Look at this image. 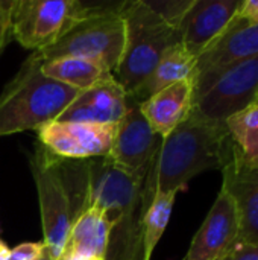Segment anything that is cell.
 I'll use <instances>...</instances> for the list:
<instances>
[{
	"label": "cell",
	"instance_id": "obj_1",
	"mask_svg": "<svg viewBox=\"0 0 258 260\" xmlns=\"http://www.w3.org/2000/svg\"><path fill=\"white\" fill-rule=\"evenodd\" d=\"M233 146L225 123L190 116L167 137L151 163L144 180V200L151 206L155 193L186 190L187 183L208 169H222Z\"/></svg>",
	"mask_w": 258,
	"mask_h": 260
},
{
	"label": "cell",
	"instance_id": "obj_2",
	"mask_svg": "<svg viewBox=\"0 0 258 260\" xmlns=\"http://www.w3.org/2000/svg\"><path fill=\"white\" fill-rule=\"evenodd\" d=\"M41 59L32 53L0 94V137L38 131L55 122L81 93L41 73Z\"/></svg>",
	"mask_w": 258,
	"mask_h": 260
},
{
	"label": "cell",
	"instance_id": "obj_3",
	"mask_svg": "<svg viewBox=\"0 0 258 260\" xmlns=\"http://www.w3.org/2000/svg\"><path fill=\"white\" fill-rule=\"evenodd\" d=\"M120 12L125 21V47L113 76L126 96H131L146 82L164 52L181 38L178 29L166 23L144 0L125 2Z\"/></svg>",
	"mask_w": 258,
	"mask_h": 260
},
{
	"label": "cell",
	"instance_id": "obj_4",
	"mask_svg": "<svg viewBox=\"0 0 258 260\" xmlns=\"http://www.w3.org/2000/svg\"><path fill=\"white\" fill-rule=\"evenodd\" d=\"M123 3H88V12L56 43L33 53L41 61L64 56L94 59L114 75L125 47Z\"/></svg>",
	"mask_w": 258,
	"mask_h": 260
},
{
	"label": "cell",
	"instance_id": "obj_5",
	"mask_svg": "<svg viewBox=\"0 0 258 260\" xmlns=\"http://www.w3.org/2000/svg\"><path fill=\"white\" fill-rule=\"evenodd\" d=\"M30 171L38 192L44 236L43 244L55 259L59 260L75 221L61 158L52 155L40 145L30 157Z\"/></svg>",
	"mask_w": 258,
	"mask_h": 260
},
{
	"label": "cell",
	"instance_id": "obj_6",
	"mask_svg": "<svg viewBox=\"0 0 258 260\" xmlns=\"http://www.w3.org/2000/svg\"><path fill=\"white\" fill-rule=\"evenodd\" d=\"M87 12L88 3L78 0H15L14 40L26 49L40 52L56 43Z\"/></svg>",
	"mask_w": 258,
	"mask_h": 260
},
{
	"label": "cell",
	"instance_id": "obj_7",
	"mask_svg": "<svg viewBox=\"0 0 258 260\" xmlns=\"http://www.w3.org/2000/svg\"><path fill=\"white\" fill-rule=\"evenodd\" d=\"M258 56L220 72L208 88L193 99L192 114L214 123H225L257 101Z\"/></svg>",
	"mask_w": 258,
	"mask_h": 260
},
{
	"label": "cell",
	"instance_id": "obj_8",
	"mask_svg": "<svg viewBox=\"0 0 258 260\" xmlns=\"http://www.w3.org/2000/svg\"><path fill=\"white\" fill-rule=\"evenodd\" d=\"M116 125L50 122L36 131L40 145L61 160L84 161L108 157Z\"/></svg>",
	"mask_w": 258,
	"mask_h": 260
},
{
	"label": "cell",
	"instance_id": "obj_9",
	"mask_svg": "<svg viewBox=\"0 0 258 260\" xmlns=\"http://www.w3.org/2000/svg\"><path fill=\"white\" fill-rule=\"evenodd\" d=\"M161 145L163 137L152 129L138 104L128 101V108L116 125L109 160L134 175L146 177Z\"/></svg>",
	"mask_w": 258,
	"mask_h": 260
},
{
	"label": "cell",
	"instance_id": "obj_10",
	"mask_svg": "<svg viewBox=\"0 0 258 260\" xmlns=\"http://www.w3.org/2000/svg\"><path fill=\"white\" fill-rule=\"evenodd\" d=\"M254 56H258V23L249 24L236 17L228 30L198 56L193 72V99L204 93L220 72Z\"/></svg>",
	"mask_w": 258,
	"mask_h": 260
},
{
	"label": "cell",
	"instance_id": "obj_11",
	"mask_svg": "<svg viewBox=\"0 0 258 260\" xmlns=\"http://www.w3.org/2000/svg\"><path fill=\"white\" fill-rule=\"evenodd\" d=\"M224 175L222 189L234 201L239 235L236 242L258 245V166L242 160L233 142L230 157L220 169Z\"/></svg>",
	"mask_w": 258,
	"mask_h": 260
},
{
	"label": "cell",
	"instance_id": "obj_12",
	"mask_svg": "<svg viewBox=\"0 0 258 260\" xmlns=\"http://www.w3.org/2000/svg\"><path fill=\"white\" fill-rule=\"evenodd\" d=\"M239 6L240 0H195L178 27L181 43L198 58L228 30Z\"/></svg>",
	"mask_w": 258,
	"mask_h": 260
},
{
	"label": "cell",
	"instance_id": "obj_13",
	"mask_svg": "<svg viewBox=\"0 0 258 260\" xmlns=\"http://www.w3.org/2000/svg\"><path fill=\"white\" fill-rule=\"evenodd\" d=\"M237 235L239 224L234 201L225 189H220L182 260H220L236 242Z\"/></svg>",
	"mask_w": 258,
	"mask_h": 260
},
{
	"label": "cell",
	"instance_id": "obj_14",
	"mask_svg": "<svg viewBox=\"0 0 258 260\" xmlns=\"http://www.w3.org/2000/svg\"><path fill=\"white\" fill-rule=\"evenodd\" d=\"M128 108V96L123 87L109 78L78 94L65 108L58 122L117 125Z\"/></svg>",
	"mask_w": 258,
	"mask_h": 260
},
{
	"label": "cell",
	"instance_id": "obj_15",
	"mask_svg": "<svg viewBox=\"0 0 258 260\" xmlns=\"http://www.w3.org/2000/svg\"><path fill=\"white\" fill-rule=\"evenodd\" d=\"M193 93L195 82L189 78L160 90L138 107L152 129L164 139L190 116Z\"/></svg>",
	"mask_w": 258,
	"mask_h": 260
},
{
	"label": "cell",
	"instance_id": "obj_16",
	"mask_svg": "<svg viewBox=\"0 0 258 260\" xmlns=\"http://www.w3.org/2000/svg\"><path fill=\"white\" fill-rule=\"evenodd\" d=\"M111 230L113 227L103 212L96 207H90L73 221L62 254L105 260L108 256Z\"/></svg>",
	"mask_w": 258,
	"mask_h": 260
},
{
	"label": "cell",
	"instance_id": "obj_17",
	"mask_svg": "<svg viewBox=\"0 0 258 260\" xmlns=\"http://www.w3.org/2000/svg\"><path fill=\"white\" fill-rule=\"evenodd\" d=\"M196 56L190 53L186 46L179 41L169 47L161 56L160 62L146 79V82L131 96H128L129 102L141 104L148 98L154 96L160 90L179 82L182 79L193 78V72L196 67Z\"/></svg>",
	"mask_w": 258,
	"mask_h": 260
},
{
	"label": "cell",
	"instance_id": "obj_18",
	"mask_svg": "<svg viewBox=\"0 0 258 260\" xmlns=\"http://www.w3.org/2000/svg\"><path fill=\"white\" fill-rule=\"evenodd\" d=\"M40 69L44 76L79 91H84L99 82L114 78L103 64L94 59L78 56H64L50 61H41Z\"/></svg>",
	"mask_w": 258,
	"mask_h": 260
},
{
	"label": "cell",
	"instance_id": "obj_19",
	"mask_svg": "<svg viewBox=\"0 0 258 260\" xmlns=\"http://www.w3.org/2000/svg\"><path fill=\"white\" fill-rule=\"evenodd\" d=\"M176 192L155 193L141 221V260L152 259V253L169 224Z\"/></svg>",
	"mask_w": 258,
	"mask_h": 260
},
{
	"label": "cell",
	"instance_id": "obj_20",
	"mask_svg": "<svg viewBox=\"0 0 258 260\" xmlns=\"http://www.w3.org/2000/svg\"><path fill=\"white\" fill-rule=\"evenodd\" d=\"M239 155L248 165L258 166V99L225 122Z\"/></svg>",
	"mask_w": 258,
	"mask_h": 260
},
{
	"label": "cell",
	"instance_id": "obj_21",
	"mask_svg": "<svg viewBox=\"0 0 258 260\" xmlns=\"http://www.w3.org/2000/svg\"><path fill=\"white\" fill-rule=\"evenodd\" d=\"M144 2L166 23H169L170 26L178 29L184 15L192 8L195 0H169V2H148V0H144Z\"/></svg>",
	"mask_w": 258,
	"mask_h": 260
},
{
	"label": "cell",
	"instance_id": "obj_22",
	"mask_svg": "<svg viewBox=\"0 0 258 260\" xmlns=\"http://www.w3.org/2000/svg\"><path fill=\"white\" fill-rule=\"evenodd\" d=\"M12 5L14 2L0 0V55L14 40L12 35Z\"/></svg>",
	"mask_w": 258,
	"mask_h": 260
},
{
	"label": "cell",
	"instance_id": "obj_23",
	"mask_svg": "<svg viewBox=\"0 0 258 260\" xmlns=\"http://www.w3.org/2000/svg\"><path fill=\"white\" fill-rule=\"evenodd\" d=\"M46 251L43 242H24L11 250L8 260H35Z\"/></svg>",
	"mask_w": 258,
	"mask_h": 260
},
{
	"label": "cell",
	"instance_id": "obj_24",
	"mask_svg": "<svg viewBox=\"0 0 258 260\" xmlns=\"http://www.w3.org/2000/svg\"><path fill=\"white\" fill-rule=\"evenodd\" d=\"M220 260H258V245L234 242Z\"/></svg>",
	"mask_w": 258,
	"mask_h": 260
},
{
	"label": "cell",
	"instance_id": "obj_25",
	"mask_svg": "<svg viewBox=\"0 0 258 260\" xmlns=\"http://www.w3.org/2000/svg\"><path fill=\"white\" fill-rule=\"evenodd\" d=\"M236 17L249 24L258 23V0H240Z\"/></svg>",
	"mask_w": 258,
	"mask_h": 260
},
{
	"label": "cell",
	"instance_id": "obj_26",
	"mask_svg": "<svg viewBox=\"0 0 258 260\" xmlns=\"http://www.w3.org/2000/svg\"><path fill=\"white\" fill-rule=\"evenodd\" d=\"M9 253H11V250L6 247V244L3 241H0V260H8Z\"/></svg>",
	"mask_w": 258,
	"mask_h": 260
},
{
	"label": "cell",
	"instance_id": "obj_27",
	"mask_svg": "<svg viewBox=\"0 0 258 260\" xmlns=\"http://www.w3.org/2000/svg\"><path fill=\"white\" fill-rule=\"evenodd\" d=\"M59 260H96L91 257H85V256H76V254H62Z\"/></svg>",
	"mask_w": 258,
	"mask_h": 260
},
{
	"label": "cell",
	"instance_id": "obj_28",
	"mask_svg": "<svg viewBox=\"0 0 258 260\" xmlns=\"http://www.w3.org/2000/svg\"><path fill=\"white\" fill-rule=\"evenodd\" d=\"M35 260H58V259H55V257H53V256H52V254L47 251V248H46V251H44V253H43L40 257H36Z\"/></svg>",
	"mask_w": 258,
	"mask_h": 260
},
{
	"label": "cell",
	"instance_id": "obj_29",
	"mask_svg": "<svg viewBox=\"0 0 258 260\" xmlns=\"http://www.w3.org/2000/svg\"><path fill=\"white\" fill-rule=\"evenodd\" d=\"M257 99H258V96H257Z\"/></svg>",
	"mask_w": 258,
	"mask_h": 260
}]
</instances>
